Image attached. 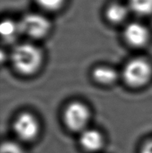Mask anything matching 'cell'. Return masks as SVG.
Segmentation results:
<instances>
[{"mask_svg": "<svg viewBox=\"0 0 152 153\" xmlns=\"http://www.w3.org/2000/svg\"><path fill=\"white\" fill-rule=\"evenodd\" d=\"M11 61L19 74L28 76L34 75L40 70L44 62V54L36 45L23 43L13 48Z\"/></svg>", "mask_w": 152, "mask_h": 153, "instance_id": "obj_1", "label": "cell"}, {"mask_svg": "<svg viewBox=\"0 0 152 153\" xmlns=\"http://www.w3.org/2000/svg\"><path fill=\"white\" fill-rule=\"evenodd\" d=\"M122 77L129 87H144L152 79V64L142 57L133 58L124 67Z\"/></svg>", "mask_w": 152, "mask_h": 153, "instance_id": "obj_2", "label": "cell"}, {"mask_svg": "<svg viewBox=\"0 0 152 153\" xmlns=\"http://www.w3.org/2000/svg\"><path fill=\"white\" fill-rule=\"evenodd\" d=\"M90 108L81 101L68 103L63 111V121L68 129L73 132H83L87 128L91 120Z\"/></svg>", "mask_w": 152, "mask_h": 153, "instance_id": "obj_3", "label": "cell"}, {"mask_svg": "<svg viewBox=\"0 0 152 153\" xmlns=\"http://www.w3.org/2000/svg\"><path fill=\"white\" fill-rule=\"evenodd\" d=\"M40 122L33 113L24 111L19 114L13 122V130L20 140L33 142L40 134Z\"/></svg>", "mask_w": 152, "mask_h": 153, "instance_id": "obj_4", "label": "cell"}, {"mask_svg": "<svg viewBox=\"0 0 152 153\" xmlns=\"http://www.w3.org/2000/svg\"><path fill=\"white\" fill-rule=\"evenodd\" d=\"M18 24L21 34H25L34 39L45 37L51 29L48 19L38 13L27 14L18 22Z\"/></svg>", "mask_w": 152, "mask_h": 153, "instance_id": "obj_5", "label": "cell"}, {"mask_svg": "<svg viewBox=\"0 0 152 153\" xmlns=\"http://www.w3.org/2000/svg\"><path fill=\"white\" fill-rule=\"evenodd\" d=\"M124 37L128 44L134 48L145 46L150 39V32L146 25L140 22H131L125 27Z\"/></svg>", "mask_w": 152, "mask_h": 153, "instance_id": "obj_6", "label": "cell"}, {"mask_svg": "<svg viewBox=\"0 0 152 153\" xmlns=\"http://www.w3.org/2000/svg\"><path fill=\"white\" fill-rule=\"evenodd\" d=\"M105 140L103 134L96 128H87L81 132L79 143L84 150L89 152H98L102 148Z\"/></svg>", "mask_w": 152, "mask_h": 153, "instance_id": "obj_7", "label": "cell"}, {"mask_svg": "<svg viewBox=\"0 0 152 153\" xmlns=\"http://www.w3.org/2000/svg\"><path fill=\"white\" fill-rule=\"evenodd\" d=\"M118 73L115 69L108 66H97L93 71V79L101 85L110 86L118 79Z\"/></svg>", "mask_w": 152, "mask_h": 153, "instance_id": "obj_8", "label": "cell"}, {"mask_svg": "<svg viewBox=\"0 0 152 153\" xmlns=\"http://www.w3.org/2000/svg\"><path fill=\"white\" fill-rule=\"evenodd\" d=\"M129 10L128 6L122 3H112L106 9V17L112 23H120L127 18Z\"/></svg>", "mask_w": 152, "mask_h": 153, "instance_id": "obj_9", "label": "cell"}, {"mask_svg": "<svg viewBox=\"0 0 152 153\" xmlns=\"http://www.w3.org/2000/svg\"><path fill=\"white\" fill-rule=\"evenodd\" d=\"M0 33L3 39L7 42L14 41L21 34L19 24L12 20H5L0 25Z\"/></svg>", "mask_w": 152, "mask_h": 153, "instance_id": "obj_10", "label": "cell"}, {"mask_svg": "<svg viewBox=\"0 0 152 153\" xmlns=\"http://www.w3.org/2000/svg\"><path fill=\"white\" fill-rule=\"evenodd\" d=\"M128 7L138 16H149L152 14V0H129Z\"/></svg>", "mask_w": 152, "mask_h": 153, "instance_id": "obj_11", "label": "cell"}, {"mask_svg": "<svg viewBox=\"0 0 152 153\" xmlns=\"http://www.w3.org/2000/svg\"><path fill=\"white\" fill-rule=\"evenodd\" d=\"M39 6L48 12L58 11L64 5L65 0H36Z\"/></svg>", "mask_w": 152, "mask_h": 153, "instance_id": "obj_12", "label": "cell"}, {"mask_svg": "<svg viewBox=\"0 0 152 153\" xmlns=\"http://www.w3.org/2000/svg\"><path fill=\"white\" fill-rule=\"evenodd\" d=\"M0 153H25L23 147L14 141H5L2 143Z\"/></svg>", "mask_w": 152, "mask_h": 153, "instance_id": "obj_13", "label": "cell"}, {"mask_svg": "<svg viewBox=\"0 0 152 153\" xmlns=\"http://www.w3.org/2000/svg\"><path fill=\"white\" fill-rule=\"evenodd\" d=\"M140 153H152V138L146 141L141 148Z\"/></svg>", "mask_w": 152, "mask_h": 153, "instance_id": "obj_14", "label": "cell"}]
</instances>
